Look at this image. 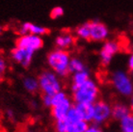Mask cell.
I'll return each mask as SVG.
<instances>
[{
	"label": "cell",
	"instance_id": "cell-1",
	"mask_svg": "<svg viewBox=\"0 0 133 132\" xmlns=\"http://www.w3.org/2000/svg\"><path fill=\"white\" fill-rule=\"evenodd\" d=\"M71 56L69 51L59 48L51 50L46 56V64L50 70L60 77L70 74V62Z\"/></svg>",
	"mask_w": 133,
	"mask_h": 132
},
{
	"label": "cell",
	"instance_id": "cell-2",
	"mask_svg": "<svg viewBox=\"0 0 133 132\" xmlns=\"http://www.w3.org/2000/svg\"><path fill=\"white\" fill-rule=\"evenodd\" d=\"M100 91L97 83L94 79H89L81 86L71 89V99L76 103H91L97 102Z\"/></svg>",
	"mask_w": 133,
	"mask_h": 132
},
{
	"label": "cell",
	"instance_id": "cell-3",
	"mask_svg": "<svg viewBox=\"0 0 133 132\" xmlns=\"http://www.w3.org/2000/svg\"><path fill=\"white\" fill-rule=\"evenodd\" d=\"M38 81L42 95L53 96L54 94L63 90V82L61 77L50 69L43 70L38 76Z\"/></svg>",
	"mask_w": 133,
	"mask_h": 132
},
{
	"label": "cell",
	"instance_id": "cell-4",
	"mask_svg": "<svg viewBox=\"0 0 133 132\" xmlns=\"http://www.w3.org/2000/svg\"><path fill=\"white\" fill-rule=\"evenodd\" d=\"M110 81L119 95L125 97H131L133 95V79L129 73L122 69H117L111 73Z\"/></svg>",
	"mask_w": 133,
	"mask_h": 132
},
{
	"label": "cell",
	"instance_id": "cell-5",
	"mask_svg": "<svg viewBox=\"0 0 133 132\" xmlns=\"http://www.w3.org/2000/svg\"><path fill=\"white\" fill-rule=\"evenodd\" d=\"M121 50V43L117 40H107L103 43L102 46L99 50L100 64L103 67L109 66L114 57L116 56Z\"/></svg>",
	"mask_w": 133,
	"mask_h": 132
},
{
	"label": "cell",
	"instance_id": "cell-6",
	"mask_svg": "<svg viewBox=\"0 0 133 132\" xmlns=\"http://www.w3.org/2000/svg\"><path fill=\"white\" fill-rule=\"evenodd\" d=\"M112 118V105L105 100H97L94 103L93 122L95 124L100 126Z\"/></svg>",
	"mask_w": 133,
	"mask_h": 132
},
{
	"label": "cell",
	"instance_id": "cell-7",
	"mask_svg": "<svg viewBox=\"0 0 133 132\" xmlns=\"http://www.w3.org/2000/svg\"><path fill=\"white\" fill-rule=\"evenodd\" d=\"M110 31L106 24L99 20L90 21V42L104 43L108 40Z\"/></svg>",
	"mask_w": 133,
	"mask_h": 132
},
{
	"label": "cell",
	"instance_id": "cell-8",
	"mask_svg": "<svg viewBox=\"0 0 133 132\" xmlns=\"http://www.w3.org/2000/svg\"><path fill=\"white\" fill-rule=\"evenodd\" d=\"M16 46L22 47L25 49L31 50L33 52H36L43 48V40L40 36L26 34V35H22L17 38L16 41Z\"/></svg>",
	"mask_w": 133,
	"mask_h": 132
},
{
	"label": "cell",
	"instance_id": "cell-9",
	"mask_svg": "<svg viewBox=\"0 0 133 132\" xmlns=\"http://www.w3.org/2000/svg\"><path fill=\"white\" fill-rule=\"evenodd\" d=\"M10 55L12 60L15 63H17V65L26 69L28 67H30V65L32 64L35 52L31 51V50L25 49V48H22V47L16 46L11 50Z\"/></svg>",
	"mask_w": 133,
	"mask_h": 132
},
{
	"label": "cell",
	"instance_id": "cell-10",
	"mask_svg": "<svg viewBox=\"0 0 133 132\" xmlns=\"http://www.w3.org/2000/svg\"><path fill=\"white\" fill-rule=\"evenodd\" d=\"M17 32L19 34V36L26 35V34H31V35H36V36H45L49 33V29L46 27L40 25V24H35L33 22H23L21 23L18 28Z\"/></svg>",
	"mask_w": 133,
	"mask_h": 132
},
{
	"label": "cell",
	"instance_id": "cell-11",
	"mask_svg": "<svg viewBox=\"0 0 133 132\" xmlns=\"http://www.w3.org/2000/svg\"><path fill=\"white\" fill-rule=\"evenodd\" d=\"M75 43H76V37L70 31L61 32L59 35H57L54 40V44L56 46V48L66 50V51L73 47Z\"/></svg>",
	"mask_w": 133,
	"mask_h": 132
},
{
	"label": "cell",
	"instance_id": "cell-12",
	"mask_svg": "<svg viewBox=\"0 0 133 132\" xmlns=\"http://www.w3.org/2000/svg\"><path fill=\"white\" fill-rule=\"evenodd\" d=\"M72 106H73L72 99L70 98V97H68V98L65 99L61 103H59V104H57V105L50 108L51 116L53 117V119L55 121L65 119L68 112L70 111V109Z\"/></svg>",
	"mask_w": 133,
	"mask_h": 132
},
{
	"label": "cell",
	"instance_id": "cell-13",
	"mask_svg": "<svg viewBox=\"0 0 133 132\" xmlns=\"http://www.w3.org/2000/svg\"><path fill=\"white\" fill-rule=\"evenodd\" d=\"M74 107L79 113L81 119L87 122H93L94 117V104L91 103H76Z\"/></svg>",
	"mask_w": 133,
	"mask_h": 132
},
{
	"label": "cell",
	"instance_id": "cell-14",
	"mask_svg": "<svg viewBox=\"0 0 133 132\" xmlns=\"http://www.w3.org/2000/svg\"><path fill=\"white\" fill-rule=\"evenodd\" d=\"M130 113V107L123 102H116L112 105V118L116 121L120 122Z\"/></svg>",
	"mask_w": 133,
	"mask_h": 132
},
{
	"label": "cell",
	"instance_id": "cell-15",
	"mask_svg": "<svg viewBox=\"0 0 133 132\" xmlns=\"http://www.w3.org/2000/svg\"><path fill=\"white\" fill-rule=\"evenodd\" d=\"M90 78V71L87 69H84L82 71H79V72L73 73L72 76H71V86H70V89H74V88H77V87L81 86L82 84L86 83L87 81Z\"/></svg>",
	"mask_w": 133,
	"mask_h": 132
},
{
	"label": "cell",
	"instance_id": "cell-16",
	"mask_svg": "<svg viewBox=\"0 0 133 132\" xmlns=\"http://www.w3.org/2000/svg\"><path fill=\"white\" fill-rule=\"evenodd\" d=\"M22 86H23L24 90L29 94H35L38 91H40L38 78L31 75L25 76L22 79Z\"/></svg>",
	"mask_w": 133,
	"mask_h": 132
},
{
	"label": "cell",
	"instance_id": "cell-17",
	"mask_svg": "<svg viewBox=\"0 0 133 132\" xmlns=\"http://www.w3.org/2000/svg\"><path fill=\"white\" fill-rule=\"evenodd\" d=\"M74 35L82 41H90V21L78 25L74 30Z\"/></svg>",
	"mask_w": 133,
	"mask_h": 132
},
{
	"label": "cell",
	"instance_id": "cell-18",
	"mask_svg": "<svg viewBox=\"0 0 133 132\" xmlns=\"http://www.w3.org/2000/svg\"><path fill=\"white\" fill-rule=\"evenodd\" d=\"M84 69H87V68L83 61L78 57H71L70 62V73L73 74L82 71Z\"/></svg>",
	"mask_w": 133,
	"mask_h": 132
},
{
	"label": "cell",
	"instance_id": "cell-19",
	"mask_svg": "<svg viewBox=\"0 0 133 132\" xmlns=\"http://www.w3.org/2000/svg\"><path fill=\"white\" fill-rule=\"evenodd\" d=\"M120 129L122 132H133V114L124 117L120 121Z\"/></svg>",
	"mask_w": 133,
	"mask_h": 132
},
{
	"label": "cell",
	"instance_id": "cell-20",
	"mask_svg": "<svg viewBox=\"0 0 133 132\" xmlns=\"http://www.w3.org/2000/svg\"><path fill=\"white\" fill-rule=\"evenodd\" d=\"M88 126H89L88 122L81 120L74 123H70L69 132H85L88 128Z\"/></svg>",
	"mask_w": 133,
	"mask_h": 132
},
{
	"label": "cell",
	"instance_id": "cell-21",
	"mask_svg": "<svg viewBox=\"0 0 133 132\" xmlns=\"http://www.w3.org/2000/svg\"><path fill=\"white\" fill-rule=\"evenodd\" d=\"M65 119L70 122V123H74V122H79V121L82 120L79 115V113H78V111H77L76 108L74 107V104H73V106L70 109V111L68 112Z\"/></svg>",
	"mask_w": 133,
	"mask_h": 132
},
{
	"label": "cell",
	"instance_id": "cell-22",
	"mask_svg": "<svg viewBox=\"0 0 133 132\" xmlns=\"http://www.w3.org/2000/svg\"><path fill=\"white\" fill-rule=\"evenodd\" d=\"M70 122L66 119H62L59 121H55V130L56 132H69Z\"/></svg>",
	"mask_w": 133,
	"mask_h": 132
},
{
	"label": "cell",
	"instance_id": "cell-23",
	"mask_svg": "<svg viewBox=\"0 0 133 132\" xmlns=\"http://www.w3.org/2000/svg\"><path fill=\"white\" fill-rule=\"evenodd\" d=\"M64 9L60 6H56L54 7L52 10L50 11V17L52 19H58L64 16Z\"/></svg>",
	"mask_w": 133,
	"mask_h": 132
},
{
	"label": "cell",
	"instance_id": "cell-24",
	"mask_svg": "<svg viewBox=\"0 0 133 132\" xmlns=\"http://www.w3.org/2000/svg\"><path fill=\"white\" fill-rule=\"evenodd\" d=\"M42 103L43 106L47 108H51V103H52V96L50 95H42Z\"/></svg>",
	"mask_w": 133,
	"mask_h": 132
},
{
	"label": "cell",
	"instance_id": "cell-25",
	"mask_svg": "<svg viewBox=\"0 0 133 132\" xmlns=\"http://www.w3.org/2000/svg\"><path fill=\"white\" fill-rule=\"evenodd\" d=\"M7 68H8V64H7L6 59L3 56L0 55V71L4 73L6 71Z\"/></svg>",
	"mask_w": 133,
	"mask_h": 132
},
{
	"label": "cell",
	"instance_id": "cell-26",
	"mask_svg": "<svg viewBox=\"0 0 133 132\" xmlns=\"http://www.w3.org/2000/svg\"><path fill=\"white\" fill-rule=\"evenodd\" d=\"M85 132H103V130L99 127L97 124H93V126H89L88 128Z\"/></svg>",
	"mask_w": 133,
	"mask_h": 132
},
{
	"label": "cell",
	"instance_id": "cell-27",
	"mask_svg": "<svg viewBox=\"0 0 133 132\" xmlns=\"http://www.w3.org/2000/svg\"><path fill=\"white\" fill-rule=\"evenodd\" d=\"M127 69L129 70V72L133 74V53H131L127 59Z\"/></svg>",
	"mask_w": 133,
	"mask_h": 132
},
{
	"label": "cell",
	"instance_id": "cell-28",
	"mask_svg": "<svg viewBox=\"0 0 133 132\" xmlns=\"http://www.w3.org/2000/svg\"><path fill=\"white\" fill-rule=\"evenodd\" d=\"M130 111H131V114H133V95L131 96V101H130Z\"/></svg>",
	"mask_w": 133,
	"mask_h": 132
},
{
	"label": "cell",
	"instance_id": "cell-29",
	"mask_svg": "<svg viewBox=\"0 0 133 132\" xmlns=\"http://www.w3.org/2000/svg\"><path fill=\"white\" fill-rule=\"evenodd\" d=\"M3 74H4L3 72H1V71H0V83L2 82V80H3V77H4Z\"/></svg>",
	"mask_w": 133,
	"mask_h": 132
},
{
	"label": "cell",
	"instance_id": "cell-30",
	"mask_svg": "<svg viewBox=\"0 0 133 132\" xmlns=\"http://www.w3.org/2000/svg\"><path fill=\"white\" fill-rule=\"evenodd\" d=\"M1 33H2V28L0 27V35H1Z\"/></svg>",
	"mask_w": 133,
	"mask_h": 132
},
{
	"label": "cell",
	"instance_id": "cell-31",
	"mask_svg": "<svg viewBox=\"0 0 133 132\" xmlns=\"http://www.w3.org/2000/svg\"><path fill=\"white\" fill-rule=\"evenodd\" d=\"M131 51H132V53H133V44L131 45Z\"/></svg>",
	"mask_w": 133,
	"mask_h": 132
},
{
	"label": "cell",
	"instance_id": "cell-32",
	"mask_svg": "<svg viewBox=\"0 0 133 132\" xmlns=\"http://www.w3.org/2000/svg\"><path fill=\"white\" fill-rule=\"evenodd\" d=\"M28 132H32V131H28Z\"/></svg>",
	"mask_w": 133,
	"mask_h": 132
}]
</instances>
